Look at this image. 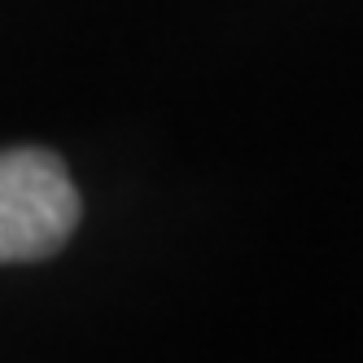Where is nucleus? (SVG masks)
I'll return each instance as SVG.
<instances>
[{"label":"nucleus","instance_id":"obj_1","mask_svg":"<svg viewBox=\"0 0 363 363\" xmlns=\"http://www.w3.org/2000/svg\"><path fill=\"white\" fill-rule=\"evenodd\" d=\"M79 223L74 179L48 149L0 153V263H40Z\"/></svg>","mask_w":363,"mask_h":363}]
</instances>
